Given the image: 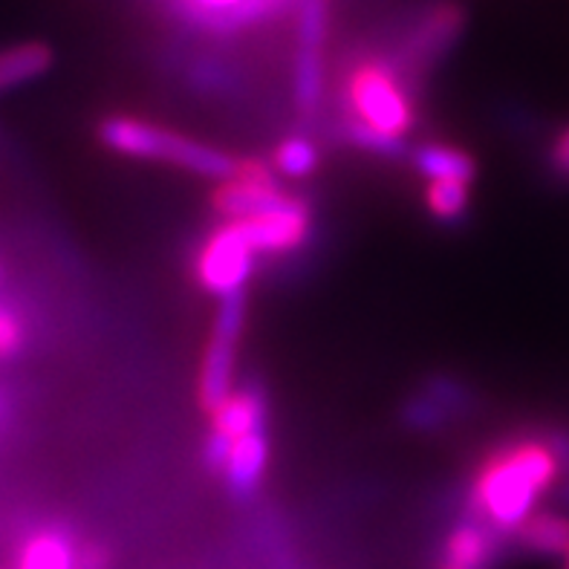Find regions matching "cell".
<instances>
[{"instance_id":"obj_1","label":"cell","mask_w":569,"mask_h":569,"mask_svg":"<svg viewBox=\"0 0 569 569\" xmlns=\"http://www.w3.org/2000/svg\"><path fill=\"white\" fill-rule=\"evenodd\" d=\"M561 457L549 440H512L491 451L471 483V518L495 532L515 535L538 500L552 489Z\"/></svg>"},{"instance_id":"obj_2","label":"cell","mask_w":569,"mask_h":569,"mask_svg":"<svg viewBox=\"0 0 569 569\" xmlns=\"http://www.w3.org/2000/svg\"><path fill=\"white\" fill-rule=\"evenodd\" d=\"M99 139L108 144L110 151L139 159H157V162H168V166L209 177V180H226L238 168V159L217 151L211 144L194 142V139L180 137L173 130L142 122V119H130V116L104 119L99 124Z\"/></svg>"},{"instance_id":"obj_3","label":"cell","mask_w":569,"mask_h":569,"mask_svg":"<svg viewBox=\"0 0 569 569\" xmlns=\"http://www.w3.org/2000/svg\"><path fill=\"white\" fill-rule=\"evenodd\" d=\"M347 108L353 110V122L390 139H405L413 128L411 96L393 72V67L379 58H365L347 72Z\"/></svg>"},{"instance_id":"obj_4","label":"cell","mask_w":569,"mask_h":569,"mask_svg":"<svg viewBox=\"0 0 569 569\" xmlns=\"http://www.w3.org/2000/svg\"><path fill=\"white\" fill-rule=\"evenodd\" d=\"M243 316L246 292L226 296L220 312H217L209 350H206L200 370V405L206 411H214L217 405L231 393V373H234V359H238Z\"/></svg>"},{"instance_id":"obj_5","label":"cell","mask_w":569,"mask_h":569,"mask_svg":"<svg viewBox=\"0 0 569 569\" xmlns=\"http://www.w3.org/2000/svg\"><path fill=\"white\" fill-rule=\"evenodd\" d=\"M252 246L246 243L238 226L226 220L217 231H211V238L202 243L200 254H197L194 272L202 289H209L211 296H234L243 292L246 281L254 272Z\"/></svg>"},{"instance_id":"obj_6","label":"cell","mask_w":569,"mask_h":569,"mask_svg":"<svg viewBox=\"0 0 569 569\" xmlns=\"http://www.w3.org/2000/svg\"><path fill=\"white\" fill-rule=\"evenodd\" d=\"M211 200L226 220H240V217H254L278 209L289 200V194H283L278 188L274 171L267 162L246 159V162H238L231 177L220 180V188Z\"/></svg>"},{"instance_id":"obj_7","label":"cell","mask_w":569,"mask_h":569,"mask_svg":"<svg viewBox=\"0 0 569 569\" xmlns=\"http://www.w3.org/2000/svg\"><path fill=\"white\" fill-rule=\"evenodd\" d=\"M327 38V0H298L296 104L301 113H316L321 101V52Z\"/></svg>"},{"instance_id":"obj_8","label":"cell","mask_w":569,"mask_h":569,"mask_svg":"<svg viewBox=\"0 0 569 569\" xmlns=\"http://www.w3.org/2000/svg\"><path fill=\"white\" fill-rule=\"evenodd\" d=\"M243 234V240L252 246L254 254H274L292 252L303 240L310 238V211L298 197H289L283 206L254 217H240L231 220Z\"/></svg>"},{"instance_id":"obj_9","label":"cell","mask_w":569,"mask_h":569,"mask_svg":"<svg viewBox=\"0 0 569 569\" xmlns=\"http://www.w3.org/2000/svg\"><path fill=\"white\" fill-rule=\"evenodd\" d=\"M500 556V532L483 520H466L446 535L433 569H495Z\"/></svg>"},{"instance_id":"obj_10","label":"cell","mask_w":569,"mask_h":569,"mask_svg":"<svg viewBox=\"0 0 569 569\" xmlns=\"http://www.w3.org/2000/svg\"><path fill=\"white\" fill-rule=\"evenodd\" d=\"M269 462V437L267 428L246 433L240 440L231 442L229 457H226L223 477L231 495L238 498H249L260 486V477L267 471Z\"/></svg>"},{"instance_id":"obj_11","label":"cell","mask_w":569,"mask_h":569,"mask_svg":"<svg viewBox=\"0 0 569 569\" xmlns=\"http://www.w3.org/2000/svg\"><path fill=\"white\" fill-rule=\"evenodd\" d=\"M211 417V433L223 437V440L234 442L246 433L263 428V419H267V402L260 397V390L243 388L231 390L223 402L217 405L214 411H209Z\"/></svg>"},{"instance_id":"obj_12","label":"cell","mask_w":569,"mask_h":569,"mask_svg":"<svg viewBox=\"0 0 569 569\" xmlns=\"http://www.w3.org/2000/svg\"><path fill=\"white\" fill-rule=\"evenodd\" d=\"M520 549L541 558H563L569 552V518L556 512L529 515L515 532Z\"/></svg>"},{"instance_id":"obj_13","label":"cell","mask_w":569,"mask_h":569,"mask_svg":"<svg viewBox=\"0 0 569 569\" xmlns=\"http://www.w3.org/2000/svg\"><path fill=\"white\" fill-rule=\"evenodd\" d=\"M18 569H76L70 535L58 527L32 532L18 552Z\"/></svg>"},{"instance_id":"obj_14","label":"cell","mask_w":569,"mask_h":569,"mask_svg":"<svg viewBox=\"0 0 569 569\" xmlns=\"http://www.w3.org/2000/svg\"><path fill=\"white\" fill-rule=\"evenodd\" d=\"M413 157V168H417L426 180H460L475 182L477 162L471 153L451 148V144H419Z\"/></svg>"},{"instance_id":"obj_15","label":"cell","mask_w":569,"mask_h":569,"mask_svg":"<svg viewBox=\"0 0 569 569\" xmlns=\"http://www.w3.org/2000/svg\"><path fill=\"white\" fill-rule=\"evenodd\" d=\"M52 67V50L47 43L29 41L0 52V93L23 81H32Z\"/></svg>"},{"instance_id":"obj_16","label":"cell","mask_w":569,"mask_h":569,"mask_svg":"<svg viewBox=\"0 0 569 569\" xmlns=\"http://www.w3.org/2000/svg\"><path fill=\"white\" fill-rule=\"evenodd\" d=\"M462 27V14L455 3H440V7H433L431 12L417 23L411 38V47L417 56L422 58H433L437 52H442L448 43L455 41L457 32Z\"/></svg>"},{"instance_id":"obj_17","label":"cell","mask_w":569,"mask_h":569,"mask_svg":"<svg viewBox=\"0 0 569 569\" xmlns=\"http://www.w3.org/2000/svg\"><path fill=\"white\" fill-rule=\"evenodd\" d=\"M186 18H197L200 23L220 32L249 27V7L252 0H177Z\"/></svg>"},{"instance_id":"obj_18","label":"cell","mask_w":569,"mask_h":569,"mask_svg":"<svg viewBox=\"0 0 569 569\" xmlns=\"http://www.w3.org/2000/svg\"><path fill=\"white\" fill-rule=\"evenodd\" d=\"M426 202L437 220L455 223L469 209V182L460 180H428Z\"/></svg>"},{"instance_id":"obj_19","label":"cell","mask_w":569,"mask_h":569,"mask_svg":"<svg viewBox=\"0 0 569 569\" xmlns=\"http://www.w3.org/2000/svg\"><path fill=\"white\" fill-rule=\"evenodd\" d=\"M274 166L283 177H310L318 166V151L312 148L310 139L303 137H292V139H283L278 144V151H274Z\"/></svg>"},{"instance_id":"obj_20","label":"cell","mask_w":569,"mask_h":569,"mask_svg":"<svg viewBox=\"0 0 569 569\" xmlns=\"http://www.w3.org/2000/svg\"><path fill=\"white\" fill-rule=\"evenodd\" d=\"M347 139L359 148L370 153H379V157H402L405 153V139H390L376 133V130L365 128V124L347 119Z\"/></svg>"},{"instance_id":"obj_21","label":"cell","mask_w":569,"mask_h":569,"mask_svg":"<svg viewBox=\"0 0 569 569\" xmlns=\"http://www.w3.org/2000/svg\"><path fill=\"white\" fill-rule=\"evenodd\" d=\"M23 339H27V332H23L21 316L7 303H0V359H12L21 353Z\"/></svg>"},{"instance_id":"obj_22","label":"cell","mask_w":569,"mask_h":569,"mask_svg":"<svg viewBox=\"0 0 569 569\" xmlns=\"http://www.w3.org/2000/svg\"><path fill=\"white\" fill-rule=\"evenodd\" d=\"M113 567V556L108 547L101 543H87V547L76 549V569H110Z\"/></svg>"},{"instance_id":"obj_23","label":"cell","mask_w":569,"mask_h":569,"mask_svg":"<svg viewBox=\"0 0 569 569\" xmlns=\"http://www.w3.org/2000/svg\"><path fill=\"white\" fill-rule=\"evenodd\" d=\"M549 166H552V173L561 177V180H569V124L561 130L549 148Z\"/></svg>"},{"instance_id":"obj_24","label":"cell","mask_w":569,"mask_h":569,"mask_svg":"<svg viewBox=\"0 0 569 569\" xmlns=\"http://www.w3.org/2000/svg\"><path fill=\"white\" fill-rule=\"evenodd\" d=\"M561 561H563V567H561V569H569V552H567V556L561 558Z\"/></svg>"},{"instance_id":"obj_25","label":"cell","mask_w":569,"mask_h":569,"mask_svg":"<svg viewBox=\"0 0 569 569\" xmlns=\"http://www.w3.org/2000/svg\"><path fill=\"white\" fill-rule=\"evenodd\" d=\"M0 278H3V272H0Z\"/></svg>"}]
</instances>
